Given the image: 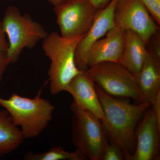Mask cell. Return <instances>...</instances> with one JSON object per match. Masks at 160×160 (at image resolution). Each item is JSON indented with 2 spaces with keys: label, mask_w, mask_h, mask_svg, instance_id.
<instances>
[{
  "label": "cell",
  "mask_w": 160,
  "mask_h": 160,
  "mask_svg": "<svg viewBox=\"0 0 160 160\" xmlns=\"http://www.w3.org/2000/svg\"><path fill=\"white\" fill-rule=\"evenodd\" d=\"M104 119L102 123L110 141L121 148L125 158L129 160L136 143L138 123L151 106L148 102L132 104L127 99L115 98L107 94L95 84Z\"/></svg>",
  "instance_id": "cell-1"
},
{
  "label": "cell",
  "mask_w": 160,
  "mask_h": 160,
  "mask_svg": "<svg viewBox=\"0 0 160 160\" xmlns=\"http://www.w3.org/2000/svg\"><path fill=\"white\" fill-rule=\"evenodd\" d=\"M41 95L40 89L32 98L16 93H13L7 99L0 97V106L8 112L25 139L38 137L52 119L55 107Z\"/></svg>",
  "instance_id": "cell-2"
},
{
  "label": "cell",
  "mask_w": 160,
  "mask_h": 160,
  "mask_svg": "<svg viewBox=\"0 0 160 160\" xmlns=\"http://www.w3.org/2000/svg\"><path fill=\"white\" fill-rule=\"evenodd\" d=\"M83 37L65 38L54 32L43 40V51L50 61L48 74L52 94L65 91L71 80L83 70L77 66L75 55L78 43Z\"/></svg>",
  "instance_id": "cell-3"
},
{
  "label": "cell",
  "mask_w": 160,
  "mask_h": 160,
  "mask_svg": "<svg viewBox=\"0 0 160 160\" xmlns=\"http://www.w3.org/2000/svg\"><path fill=\"white\" fill-rule=\"evenodd\" d=\"M2 23L9 40L10 64L17 62L25 48L32 49L49 34L42 25L33 21L28 13L22 14L16 6L7 8Z\"/></svg>",
  "instance_id": "cell-4"
},
{
  "label": "cell",
  "mask_w": 160,
  "mask_h": 160,
  "mask_svg": "<svg viewBox=\"0 0 160 160\" xmlns=\"http://www.w3.org/2000/svg\"><path fill=\"white\" fill-rule=\"evenodd\" d=\"M72 141L76 149L87 159L102 160L109 144L107 133L101 120L72 102Z\"/></svg>",
  "instance_id": "cell-5"
},
{
  "label": "cell",
  "mask_w": 160,
  "mask_h": 160,
  "mask_svg": "<svg viewBox=\"0 0 160 160\" xmlns=\"http://www.w3.org/2000/svg\"><path fill=\"white\" fill-rule=\"evenodd\" d=\"M96 85L107 94L145 102L135 76L119 63L103 62L86 70Z\"/></svg>",
  "instance_id": "cell-6"
},
{
  "label": "cell",
  "mask_w": 160,
  "mask_h": 160,
  "mask_svg": "<svg viewBox=\"0 0 160 160\" xmlns=\"http://www.w3.org/2000/svg\"><path fill=\"white\" fill-rule=\"evenodd\" d=\"M98 11L91 0H66L54 6L60 35L67 38L84 36Z\"/></svg>",
  "instance_id": "cell-7"
},
{
  "label": "cell",
  "mask_w": 160,
  "mask_h": 160,
  "mask_svg": "<svg viewBox=\"0 0 160 160\" xmlns=\"http://www.w3.org/2000/svg\"><path fill=\"white\" fill-rule=\"evenodd\" d=\"M113 21L118 28L137 33L146 46L151 38L159 31V26L140 0H117Z\"/></svg>",
  "instance_id": "cell-8"
},
{
  "label": "cell",
  "mask_w": 160,
  "mask_h": 160,
  "mask_svg": "<svg viewBox=\"0 0 160 160\" xmlns=\"http://www.w3.org/2000/svg\"><path fill=\"white\" fill-rule=\"evenodd\" d=\"M116 2L117 0H111L105 8L98 12L90 29L78 43L75 60L80 70L88 69V56L92 46L114 27L113 13Z\"/></svg>",
  "instance_id": "cell-9"
},
{
  "label": "cell",
  "mask_w": 160,
  "mask_h": 160,
  "mask_svg": "<svg viewBox=\"0 0 160 160\" xmlns=\"http://www.w3.org/2000/svg\"><path fill=\"white\" fill-rule=\"evenodd\" d=\"M149 109L136 132L135 149L129 160L160 159V126L152 109Z\"/></svg>",
  "instance_id": "cell-10"
},
{
  "label": "cell",
  "mask_w": 160,
  "mask_h": 160,
  "mask_svg": "<svg viewBox=\"0 0 160 160\" xmlns=\"http://www.w3.org/2000/svg\"><path fill=\"white\" fill-rule=\"evenodd\" d=\"M73 98L75 104L81 109L94 114L102 122V109L95 88V83L86 70H82L69 83L65 89Z\"/></svg>",
  "instance_id": "cell-11"
},
{
  "label": "cell",
  "mask_w": 160,
  "mask_h": 160,
  "mask_svg": "<svg viewBox=\"0 0 160 160\" xmlns=\"http://www.w3.org/2000/svg\"><path fill=\"white\" fill-rule=\"evenodd\" d=\"M125 32L114 26L106 33L105 38L96 42L89 51L88 68L103 62L120 63L124 47Z\"/></svg>",
  "instance_id": "cell-12"
},
{
  "label": "cell",
  "mask_w": 160,
  "mask_h": 160,
  "mask_svg": "<svg viewBox=\"0 0 160 160\" xmlns=\"http://www.w3.org/2000/svg\"><path fill=\"white\" fill-rule=\"evenodd\" d=\"M135 77L144 101L151 104L160 92V58L148 50L143 66Z\"/></svg>",
  "instance_id": "cell-13"
},
{
  "label": "cell",
  "mask_w": 160,
  "mask_h": 160,
  "mask_svg": "<svg viewBox=\"0 0 160 160\" xmlns=\"http://www.w3.org/2000/svg\"><path fill=\"white\" fill-rule=\"evenodd\" d=\"M142 39L134 32H125V41L120 64L135 76L144 62L148 50Z\"/></svg>",
  "instance_id": "cell-14"
},
{
  "label": "cell",
  "mask_w": 160,
  "mask_h": 160,
  "mask_svg": "<svg viewBox=\"0 0 160 160\" xmlns=\"http://www.w3.org/2000/svg\"><path fill=\"white\" fill-rule=\"evenodd\" d=\"M25 138L6 109L0 110V158L16 150Z\"/></svg>",
  "instance_id": "cell-15"
},
{
  "label": "cell",
  "mask_w": 160,
  "mask_h": 160,
  "mask_svg": "<svg viewBox=\"0 0 160 160\" xmlns=\"http://www.w3.org/2000/svg\"><path fill=\"white\" fill-rule=\"evenodd\" d=\"M25 160H86L88 159L80 152L66 151L62 146H54L48 151L39 153L29 152L24 156Z\"/></svg>",
  "instance_id": "cell-16"
},
{
  "label": "cell",
  "mask_w": 160,
  "mask_h": 160,
  "mask_svg": "<svg viewBox=\"0 0 160 160\" xmlns=\"http://www.w3.org/2000/svg\"><path fill=\"white\" fill-rule=\"evenodd\" d=\"M9 43L6 38V34L3 29L2 21L0 20V83L3 79L6 69L9 64Z\"/></svg>",
  "instance_id": "cell-17"
},
{
  "label": "cell",
  "mask_w": 160,
  "mask_h": 160,
  "mask_svg": "<svg viewBox=\"0 0 160 160\" xmlns=\"http://www.w3.org/2000/svg\"><path fill=\"white\" fill-rule=\"evenodd\" d=\"M125 157L122 149L111 141L103 152L102 160H122Z\"/></svg>",
  "instance_id": "cell-18"
},
{
  "label": "cell",
  "mask_w": 160,
  "mask_h": 160,
  "mask_svg": "<svg viewBox=\"0 0 160 160\" xmlns=\"http://www.w3.org/2000/svg\"><path fill=\"white\" fill-rule=\"evenodd\" d=\"M156 23L160 25V0H140Z\"/></svg>",
  "instance_id": "cell-19"
},
{
  "label": "cell",
  "mask_w": 160,
  "mask_h": 160,
  "mask_svg": "<svg viewBox=\"0 0 160 160\" xmlns=\"http://www.w3.org/2000/svg\"><path fill=\"white\" fill-rule=\"evenodd\" d=\"M149 43H151L150 44L151 49L149 51L151 52L157 57L160 58L159 32H158L157 33H156L151 38L148 44Z\"/></svg>",
  "instance_id": "cell-20"
},
{
  "label": "cell",
  "mask_w": 160,
  "mask_h": 160,
  "mask_svg": "<svg viewBox=\"0 0 160 160\" xmlns=\"http://www.w3.org/2000/svg\"><path fill=\"white\" fill-rule=\"evenodd\" d=\"M152 109L154 112L158 124L160 126V92L158 93L155 98L151 103Z\"/></svg>",
  "instance_id": "cell-21"
},
{
  "label": "cell",
  "mask_w": 160,
  "mask_h": 160,
  "mask_svg": "<svg viewBox=\"0 0 160 160\" xmlns=\"http://www.w3.org/2000/svg\"><path fill=\"white\" fill-rule=\"evenodd\" d=\"M95 9L99 11L107 6L111 0H91Z\"/></svg>",
  "instance_id": "cell-22"
},
{
  "label": "cell",
  "mask_w": 160,
  "mask_h": 160,
  "mask_svg": "<svg viewBox=\"0 0 160 160\" xmlns=\"http://www.w3.org/2000/svg\"><path fill=\"white\" fill-rule=\"evenodd\" d=\"M47 1L51 3L53 6H55L64 2L66 0H47Z\"/></svg>",
  "instance_id": "cell-23"
}]
</instances>
